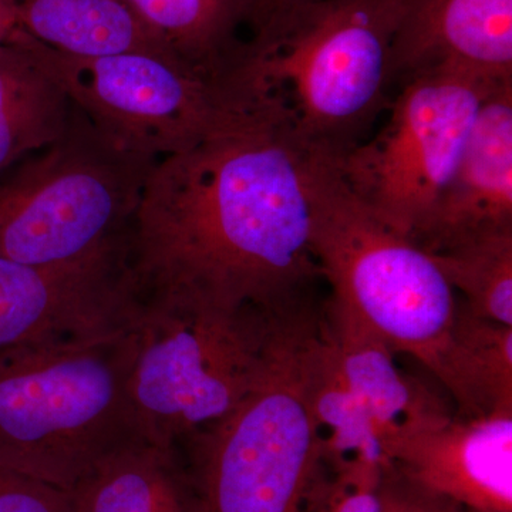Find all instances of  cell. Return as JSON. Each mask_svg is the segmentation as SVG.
I'll use <instances>...</instances> for the list:
<instances>
[{
    "instance_id": "obj_1",
    "label": "cell",
    "mask_w": 512,
    "mask_h": 512,
    "mask_svg": "<svg viewBox=\"0 0 512 512\" xmlns=\"http://www.w3.org/2000/svg\"><path fill=\"white\" fill-rule=\"evenodd\" d=\"M124 272L140 305L278 312L316 278L306 151L256 110L157 160L128 229Z\"/></svg>"
},
{
    "instance_id": "obj_2",
    "label": "cell",
    "mask_w": 512,
    "mask_h": 512,
    "mask_svg": "<svg viewBox=\"0 0 512 512\" xmlns=\"http://www.w3.org/2000/svg\"><path fill=\"white\" fill-rule=\"evenodd\" d=\"M402 0H305L251 29L228 69L299 147L338 158L389 109Z\"/></svg>"
},
{
    "instance_id": "obj_3",
    "label": "cell",
    "mask_w": 512,
    "mask_h": 512,
    "mask_svg": "<svg viewBox=\"0 0 512 512\" xmlns=\"http://www.w3.org/2000/svg\"><path fill=\"white\" fill-rule=\"evenodd\" d=\"M133 326L0 352V470L70 491L144 440L128 393Z\"/></svg>"
},
{
    "instance_id": "obj_4",
    "label": "cell",
    "mask_w": 512,
    "mask_h": 512,
    "mask_svg": "<svg viewBox=\"0 0 512 512\" xmlns=\"http://www.w3.org/2000/svg\"><path fill=\"white\" fill-rule=\"evenodd\" d=\"M318 318L306 301L279 313L247 396L181 444L200 512H308L322 456L309 379Z\"/></svg>"
},
{
    "instance_id": "obj_5",
    "label": "cell",
    "mask_w": 512,
    "mask_h": 512,
    "mask_svg": "<svg viewBox=\"0 0 512 512\" xmlns=\"http://www.w3.org/2000/svg\"><path fill=\"white\" fill-rule=\"evenodd\" d=\"M311 245L332 296L393 349L450 382L458 298L429 252L349 190L332 158L306 151Z\"/></svg>"
},
{
    "instance_id": "obj_6",
    "label": "cell",
    "mask_w": 512,
    "mask_h": 512,
    "mask_svg": "<svg viewBox=\"0 0 512 512\" xmlns=\"http://www.w3.org/2000/svg\"><path fill=\"white\" fill-rule=\"evenodd\" d=\"M156 161L114 144L73 104L59 140L0 175V256L69 265L124 252Z\"/></svg>"
},
{
    "instance_id": "obj_7",
    "label": "cell",
    "mask_w": 512,
    "mask_h": 512,
    "mask_svg": "<svg viewBox=\"0 0 512 512\" xmlns=\"http://www.w3.org/2000/svg\"><path fill=\"white\" fill-rule=\"evenodd\" d=\"M281 312L140 305L128 393L143 439L180 448L232 412L264 370Z\"/></svg>"
},
{
    "instance_id": "obj_8",
    "label": "cell",
    "mask_w": 512,
    "mask_h": 512,
    "mask_svg": "<svg viewBox=\"0 0 512 512\" xmlns=\"http://www.w3.org/2000/svg\"><path fill=\"white\" fill-rule=\"evenodd\" d=\"M511 80L448 69L409 77L375 136L330 158L363 204L412 239L446 190L478 110Z\"/></svg>"
},
{
    "instance_id": "obj_9",
    "label": "cell",
    "mask_w": 512,
    "mask_h": 512,
    "mask_svg": "<svg viewBox=\"0 0 512 512\" xmlns=\"http://www.w3.org/2000/svg\"><path fill=\"white\" fill-rule=\"evenodd\" d=\"M29 39L74 106L104 137L131 153L154 160L184 153L258 110L228 74L205 76L175 57L127 53L73 59Z\"/></svg>"
},
{
    "instance_id": "obj_10",
    "label": "cell",
    "mask_w": 512,
    "mask_h": 512,
    "mask_svg": "<svg viewBox=\"0 0 512 512\" xmlns=\"http://www.w3.org/2000/svg\"><path fill=\"white\" fill-rule=\"evenodd\" d=\"M138 302L123 252L69 265L0 256V352L131 328Z\"/></svg>"
},
{
    "instance_id": "obj_11",
    "label": "cell",
    "mask_w": 512,
    "mask_h": 512,
    "mask_svg": "<svg viewBox=\"0 0 512 512\" xmlns=\"http://www.w3.org/2000/svg\"><path fill=\"white\" fill-rule=\"evenodd\" d=\"M394 471L470 512H512V412L448 417L404 439Z\"/></svg>"
},
{
    "instance_id": "obj_12",
    "label": "cell",
    "mask_w": 512,
    "mask_h": 512,
    "mask_svg": "<svg viewBox=\"0 0 512 512\" xmlns=\"http://www.w3.org/2000/svg\"><path fill=\"white\" fill-rule=\"evenodd\" d=\"M392 80L429 70L512 79V0H402Z\"/></svg>"
},
{
    "instance_id": "obj_13",
    "label": "cell",
    "mask_w": 512,
    "mask_h": 512,
    "mask_svg": "<svg viewBox=\"0 0 512 512\" xmlns=\"http://www.w3.org/2000/svg\"><path fill=\"white\" fill-rule=\"evenodd\" d=\"M512 227V80L485 99L446 190L412 238L426 252Z\"/></svg>"
},
{
    "instance_id": "obj_14",
    "label": "cell",
    "mask_w": 512,
    "mask_h": 512,
    "mask_svg": "<svg viewBox=\"0 0 512 512\" xmlns=\"http://www.w3.org/2000/svg\"><path fill=\"white\" fill-rule=\"evenodd\" d=\"M320 322L346 382L375 420L392 464L404 439L451 417L439 399L404 376L394 363L396 352L356 313L329 299Z\"/></svg>"
},
{
    "instance_id": "obj_15",
    "label": "cell",
    "mask_w": 512,
    "mask_h": 512,
    "mask_svg": "<svg viewBox=\"0 0 512 512\" xmlns=\"http://www.w3.org/2000/svg\"><path fill=\"white\" fill-rule=\"evenodd\" d=\"M70 494L73 512H200L180 448L146 440L104 458Z\"/></svg>"
},
{
    "instance_id": "obj_16",
    "label": "cell",
    "mask_w": 512,
    "mask_h": 512,
    "mask_svg": "<svg viewBox=\"0 0 512 512\" xmlns=\"http://www.w3.org/2000/svg\"><path fill=\"white\" fill-rule=\"evenodd\" d=\"M73 104L16 28L0 45V175L59 140Z\"/></svg>"
},
{
    "instance_id": "obj_17",
    "label": "cell",
    "mask_w": 512,
    "mask_h": 512,
    "mask_svg": "<svg viewBox=\"0 0 512 512\" xmlns=\"http://www.w3.org/2000/svg\"><path fill=\"white\" fill-rule=\"evenodd\" d=\"M15 9L18 28L73 59L127 53L175 57L124 0H15Z\"/></svg>"
},
{
    "instance_id": "obj_18",
    "label": "cell",
    "mask_w": 512,
    "mask_h": 512,
    "mask_svg": "<svg viewBox=\"0 0 512 512\" xmlns=\"http://www.w3.org/2000/svg\"><path fill=\"white\" fill-rule=\"evenodd\" d=\"M180 62L210 77L227 74L254 0H124Z\"/></svg>"
},
{
    "instance_id": "obj_19",
    "label": "cell",
    "mask_w": 512,
    "mask_h": 512,
    "mask_svg": "<svg viewBox=\"0 0 512 512\" xmlns=\"http://www.w3.org/2000/svg\"><path fill=\"white\" fill-rule=\"evenodd\" d=\"M450 383L457 416L512 412V326L480 318L458 299Z\"/></svg>"
},
{
    "instance_id": "obj_20",
    "label": "cell",
    "mask_w": 512,
    "mask_h": 512,
    "mask_svg": "<svg viewBox=\"0 0 512 512\" xmlns=\"http://www.w3.org/2000/svg\"><path fill=\"white\" fill-rule=\"evenodd\" d=\"M429 254L474 315L512 326V227L480 232Z\"/></svg>"
},
{
    "instance_id": "obj_21",
    "label": "cell",
    "mask_w": 512,
    "mask_h": 512,
    "mask_svg": "<svg viewBox=\"0 0 512 512\" xmlns=\"http://www.w3.org/2000/svg\"><path fill=\"white\" fill-rule=\"evenodd\" d=\"M384 476L367 470H346L325 477L319 473L308 512H383Z\"/></svg>"
},
{
    "instance_id": "obj_22",
    "label": "cell",
    "mask_w": 512,
    "mask_h": 512,
    "mask_svg": "<svg viewBox=\"0 0 512 512\" xmlns=\"http://www.w3.org/2000/svg\"><path fill=\"white\" fill-rule=\"evenodd\" d=\"M0 512H73L70 491L0 470Z\"/></svg>"
},
{
    "instance_id": "obj_23",
    "label": "cell",
    "mask_w": 512,
    "mask_h": 512,
    "mask_svg": "<svg viewBox=\"0 0 512 512\" xmlns=\"http://www.w3.org/2000/svg\"><path fill=\"white\" fill-rule=\"evenodd\" d=\"M383 512H470L460 505L414 487L399 474H389L382 484Z\"/></svg>"
},
{
    "instance_id": "obj_24",
    "label": "cell",
    "mask_w": 512,
    "mask_h": 512,
    "mask_svg": "<svg viewBox=\"0 0 512 512\" xmlns=\"http://www.w3.org/2000/svg\"><path fill=\"white\" fill-rule=\"evenodd\" d=\"M301 2H305V0H254L249 29H254L255 26L261 25L264 20L271 18L275 13Z\"/></svg>"
},
{
    "instance_id": "obj_25",
    "label": "cell",
    "mask_w": 512,
    "mask_h": 512,
    "mask_svg": "<svg viewBox=\"0 0 512 512\" xmlns=\"http://www.w3.org/2000/svg\"><path fill=\"white\" fill-rule=\"evenodd\" d=\"M18 28L15 0H0V45Z\"/></svg>"
}]
</instances>
